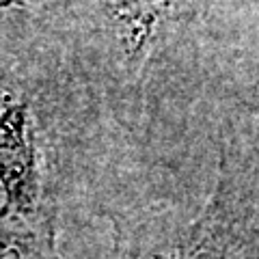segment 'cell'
Returning <instances> with one entry per match:
<instances>
[{
    "label": "cell",
    "instance_id": "obj_1",
    "mask_svg": "<svg viewBox=\"0 0 259 259\" xmlns=\"http://www.w3.org/2000/svg\"><path fill=\"white\" fill-rule=\"evenodd\" d=\"M216 240H207V238H194L192 242L186 244L184 250H180V255H173L171 259H214L209 253V246L214 244Z\"/></svg>",
    "mask_w": 259,
    "mask_h": 259
},
{
    "label": "cell",
    "instance_id": "obj_2",
    "mask_svg": "<svg viewBox=\"0 0 259 259\" xmlns=\"http://www.w3.org/2000/svg\"><path fill=\"white\" fill-rule=\"evenodd\" d=\"M127 3H130V0H127ZM132 3H143V0H132Z\"/></svg>",
    "mask_w": 259,
    "mask_h": 259
}]
</instances>
